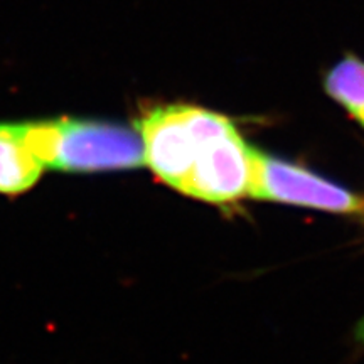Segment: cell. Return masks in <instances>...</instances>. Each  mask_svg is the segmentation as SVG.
<instances>
[{"label": "cell", "mask_w": 364, "mask_h": 364, "mask_svg": "<svg viewBox=\"0 0 364 364\" xmlns=\"http://www.w3.org/2000/svg\"><path fill=\"white\" fill-rule=\"evenodd\" d=\"M144 161L159 179L182 189L203 140L233 129L225 117L196 107H159L145 112L139 124Z\"/></svg>", "instance_id": "1"}, {"label": "cell", "mask_w": 364, "mask_h": 364, "mask_svg": "<svg viewBox=\"0 0 364 364\" xmlns=\"http://www.w3.org/2000/svg\"><path fill=\"white\" fill-rule=\"evenodd\" d=\"M144 162L140 134L124 125L98 120H59V139L53 169L88 172L134 169Z\"/></svg>", "instance_id": "2"}, {"label": "cell", "mask_w": 364, "mask_h": 364, "mask_svg": "<svg viewBox=\"0 0 364 364\" xmlns=\"http://www.w3.org/2000/svg\"><path fill=\"white\" fill-rule=\"evenodd\" d=\"M258 152L245 144L233 127L203 140L182 186V193L208 203H235L252 196Z\"/></svg>", "instance_id": "3"}, {"label": "cell", "mask_w": 364, "mask_h": 364, "mask_svg": "<svg viewBox=\"0 0 364 364\" xmlns=\"http://www.w3.org/2000/svg\"><path fill=\"white\" fill-rule=\"evenodd\" d=\"M253 198L297 204L332 213H356L363 201L348 191L302 167L258 152L253 177Z\"/></svg>", "instance_id": "4"}, {"label": "cell", "mask_w": 364, "mask_h": 364, "mask_svg": "<svg viewBox=\"0 0 364 364\" xmlns=\"http://www.w3.org/2000/svg\"><path fill=\"white\" fill-rule=\"evenodd\" d=\"M44 169L27 147L24 122L0 124V194L26 193L39 181Z\"/></svg>", "instance_id": "5"}, {"label": "cell", "mask_w": 364, "mask_h": 364, "mask_svg": "<svg viewBox=\"0 0 364 364\" xmlns=\"http://www.w3.org/2000/svg\"><path fill=\"white\" fill-rule=\"evenodd\" d=\"M326 90L348 108V112L364 124V63L358 58L348 56L329 71L326 78Z\"/></svg>", "instance_id": "6"}]
</instances>
